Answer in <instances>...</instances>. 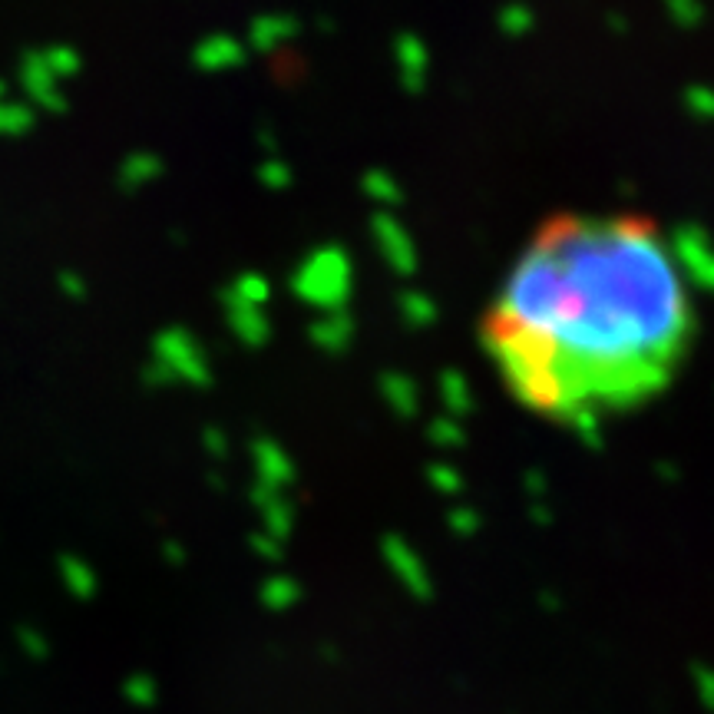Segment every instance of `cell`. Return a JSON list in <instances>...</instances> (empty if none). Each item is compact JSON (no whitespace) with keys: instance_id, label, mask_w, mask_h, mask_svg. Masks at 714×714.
I'll use <instances>...</instances> for the list:
<instances>
[{"instance_id":"6","label":"cell","mask_w":714,"mask_h":714,"mask_svg":"<svg viewBox=\"0 0 714 714\" xmlns=\"http://www.w3.org/2000/svg\"><path fill=\"white\" fill-rule=\"evenodd\" d=\"M40 57L60 83L77 80L83 73V53L73 43H50V47L40 50Z\"/></svg>"},{"instance_id":"10","label":"cell","mask_w":714,"mask_h":714,"mask_svg":"<svg viewBox=\"0 0 714 714\" xmlns=\"http://www.w3.org/2000/svg\"><path fill=\"white\" fill-rule=\"evenodd\" d=\"M235 60V47L225 37H215V40H205L199 53H196V63L205 70H212V67H222V63H229Z\"/></svg>"},{"instance_id":"11","label":"cell","mask_w":714,"mask_h":714,"mask_svg":"<svg viewBox=\"0 0 714 714\" xmlns=\"http://www.w3.org/2000/svg\"><path fill=\"white\" fill-rule=\"evenodd\" d=\"M57 288L70 301H83L86 298V278L77 272V268H60V272H57Z\"/></svg>"},{"instance_id":"12","label":"cell","mask_w":714,"mask_h":714,"mask_svg":"<svg viewBox=\"0 0 714 714\" xmlns=\"http://www.w3.org/2000/svg\"><path fill=\"white\" fill-rule=\"evenodd\" d=\"M698 685H701V695L714 708V675L711 672H698Z\"/></svg>"},{"instance_id":"2","label":"cell","mask_w":714,"mask_h":714,"mask_svg":"<svg viewBox=\"0 0 714 714\" xmlns=\"http://www.w3.org/2000/svg\"><path fill=\"white\" fill-rule=\"evenodd\" d=\"M176 381L205 384L209 381V371H205L196 338L182 328H166L153 338V357H149V364L143 367V384L169 387Z\"/></svg>"},{"instance_id":"7","label":"cell","mask_w":714,"mask_h":714,"mask_svg":"<svg viewBox=\"0 0 714 714\" xmlns=\"http://www.w3.org/2000/svg\"><path fill=\"white\" fill-rule=\"evenodd\" d=\"M37 126V110L30 103L20 100H0V136L4 139H20Z\"/></svg>"},{"instance_id":"3","label":"cell","mask_w":714,"mask_h":714,"mask_svg":"<svg viewBox=\"0 0 714 714\" xmlns=\"http://www.w3.org/2000/svg\"><path fill=\"white\" fill-rule=\"evenodd\" d=\"M17 80L20 90H24L27 103L34 106L37 113H67V93H63V83L53 77L50 67L43 63L40 50H27L17 63Z\"/></svg>"},{"instance_id":"15","label":"cell","mask_w":714,"mask_h":714,"mask_svg":"<svg viewBox=\"0 0 714 714\" xmlns=\"http://www.w3.org/2000/svg\"><path fill=\"white\" fill-rule=\"evenodd\" d=\"M4 96H7V83L0 80V100H4Z\"/></svg>"},{"instance_id":"5","label":"cell","mask_w":714,"mask_h":714,"mask_svg":"<svg viewBox=\"0 0 714 714\" xmlns=\"http://www.w3.org/2000/svg\"><path fill=\"white\" fill-rule=\"evenodd\" d=\"M57 572H60V582L77 602H90L96 592H100V576H96L93 562L83 559L77 553H63L57 559Z\"/></svg>"},{"instance_id":"8","label":"cell","mask_w":714,"mask_h":714,"mask_svg":"<svg viewBox=\"0 0 714 714\" xmlns=\"http://www.w3.org/2000/svg\"><path fill=\"white\" fill-rule=\"evenodd\" d=\"M123 698L133 708H156L159 705V681L149 672H133L123 681Z\"/></svg>"},{"instance_id":"9","label":"cell","mask_w":714,"mask_h":714,"mask_svg":"<svg viewBox=\"0 0 714 714\" xmlns=\"http://www.w3.org/2000/svg\"><path fill=\"white\" fill-rule=\"evenodd\" d=\"M17 645H20V652H24L30 662H37V665L50 658V638L43 635L40 629H30V625L17 629Z\"/></svg>"},{"instance_id":"14","label":"cell","mask_w":714,"mask_h":714,"mask_svg":"<svg viewBox=\"0 0 714 714\" xmlns=\"http://www.w3.org/2000/svg\"><path fill=\"white\" fill-rule=\"evenodd\" d=\"M166 553H169L172 562H182V549L179 546H166Z\"/></svg>"},{"instance_id":"4","label":"cell","mask_w":714,"mask_h":714,"mask_svg":"<svg viewBox=\"0 0 714 714\" xmlns=\"http://www.w3.org/2000/svg\"><path fill=\"white\" fill-rule=\"evenodd\" d=\"M162 176V159L149 149H136V153H126L116 166V186L119 192L133 196V192L146 189L149 182H156Z\"/></svg>"},{"instance_id":"13","label":"cell","mask_w":714,"mask_h":714,"mask_svg":"<svg viewBox=\"0 0 714 714\" xmlns=\"http://www.w3.org/2000/svg\"><path fill=\"white\" fill-rule=\"evenodd\" d=\"M265 602H272V605L285 602V586H268V589H265Z\"/></svg>"},{"instance_id":"1","label":"cell","mask_w":714,"mask_h":714,"mask_svg":"<svg viewBox=\"0 0 714 714\" xmlns=\"http://www.w3.org/2000/svg\"><path fill=\"white\" fill-rule=\"evenodd\" d=\"M701 328L672 238L638 212H559L486 301L480 348L526 414L602 427L668 394Z\"/></svg>"}]
</instances>
